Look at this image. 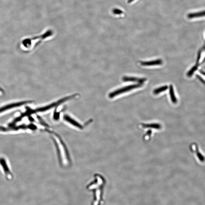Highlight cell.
Instances as JSON below:
<instances>
[{"instance_id": "obj_1", "label": "cell", "mask_w": 205, "mask_h": 205, "mask_svg": "<svg viewBox=\"0 0 205 205\" xmlns=\"http://www.w3.org/2000/svg\"><path fill=\"white\" fill-rule=\"evenodd\" d=\"M142 86V84L141 83L130 85L129 86L122 87V88H120L119 89L116 90V91L111 92L109 95V97L110 98H113L115 96L121 94V93H125V92H128L129 91H131V90L141 87Z\"/></svg>"}, {"instance_id": "obj_2", "label": "cell", "mask_w": 205, "mask_h": 205, "mask_svg": "<svg viewBox=\"0 0 205 205\" xmlns=\"http://www.w3.org/2000/svg\"><path fill=\"white\" fill-rule=\"evenodd\" d=\"M32 102H33L32 101L23 100L11 102L0 107V114L12 109L17 108L24 105L31 103Z\"/></svg>"}, {"instance_id": "obj_3", "label": "cell", "mask_w": 205, "mask_h": 205, "mask_svg": "<svg viewBox=\"0 0 205 205\" xmlns=\"http://www.w3.org/2000/svg\"><path fill=\"white\" fill-rule=\"evenodd\" d=\"M190 149L193 152L196 153L197 158L201 162H204L205 161V158L204 156L201 154L199 150L198 145L197 144L195 143L192 144L190 146Z\"/></svg>"}, {"instance_id": "obj_4", "label": "cell", "mask_w": 205, "mask_h": 205, "mask_svg": "<svg viewBox=\"0 0 205 205\" xmlns=\"http://www.w3.org/2000/svg\"><path fill=\"white\" fill-rule=\"evenodd\" d=\"M122 80L124 82H136L138 83L143 84L146 81L145 78H138L133 77H124L122 78Z\"/></svg>"}, {"instance_id": "obj_5", "label": "cell", "mask_w": 205, "mask_h": 205, "mask_svg": "<svg viewBox=\"0 0 205 205\" xmlns=\"http://www.w3.org/2000/svg\"><path fill=\"white\" fill-rule=\"evenodd\" d=\"M162 63V60L158 59L154 61H147V62H141V64L142 66H157V65H161Z\"/></svg>"}, {"instance_id": "obj_6", "label": "cell", "mask_w": 205, "mask_h": 205, "mask_svg": "<svg viewBox=\"0 0 205 205\" xmlns=\"http://www.w3.org/2000/svg\"><path fill=\"white\" fill-rule=\"evenodd\" d=\"M0 164L3 167L6 175H8L10 174V171L9 169L8 166H7L6 160L4 158H0Z\"/></svg>"}, {"instance_id": "obj_7", "label": "cell", "mask_w": 205, "mask_h": 205, "mask_svg": "<svg viewBox=\"0 0 205 205\" xmlns=\"http://www.w3.org/2000/svg\"><path fill=\"white\" fill-rule=\"evenodd\" d=\"M202 17H205V11L197 12V13H190L187 15V17L189 19Z\"/></svg>"}, {"instance_id": "obj_8", "label": "cell", "mask_w": 205, "mask_h": 205, "mask_svg": "<svg viewBox=\"0 0 205 205\" xmlns=\"http://www.w3.org/2000/svg\"><path fill=\"white\" fill-rule=\"evenodd\" d=\"M169 93L171 101L173 103H176L177 102V99L175 95L174 90L172 85L169 86Z\"/></svg>"}, {"instance_id": "obj_9", "label": "cell", "mask_w": 205, "mask_h": 205, "mask_svg": "<svg viewBox=\"0 0 205 205\" xmlns=\"http://www.w3.org/2000/svg\"><path fill=\"white\" fill-rule=\"evenodd\" d=\"M168 86L167 85L163 86L154 90L153 93L155 95H157L161 93V92L166 91V90L168 89Z\"/></svg>"}, {"instance_id": "obj_10", "label": "cell", "mask_w": 205, "mask_h": 205, "mask_svg": "<svg viewBox=\"0 0 205 205\" xmlns=\"http://www.w3.org/2000/svg\"><path fill=\"white\" fill-rule=\"evenodd\" d=\"M112 12L114 14L116 15H121L123 13V11L117 8L113 9Z\"/></svg>"}, {"instance_id": "obj_11", "label": "cell", "mask_w": 205, "mask_h": 205, "mask_svg": "<svg viewBox=\"0 0 205 205\" xmlns=\"http://www.w3.org/2000/svg\"><path fill=\"white\" fill-rule=\"evenodd\" d=\"M4 91H3V89L0 86V97L2 96L4 93Z\"/></svg>"}, {"instance_id": "obj_12", "label": "cell", "mask_w": 205, "mask_h": 205, "mask_svg": "<svg viewBox=\"0 0 205 205\" xmlns=\"http://www.w3.org/2000/svg\"><path fill=\"white\" fill-rule=\"evenodd\" d=\"M135 0H128V3H131V2H133V1H134Z\"/></svg>"}]
</instances>
